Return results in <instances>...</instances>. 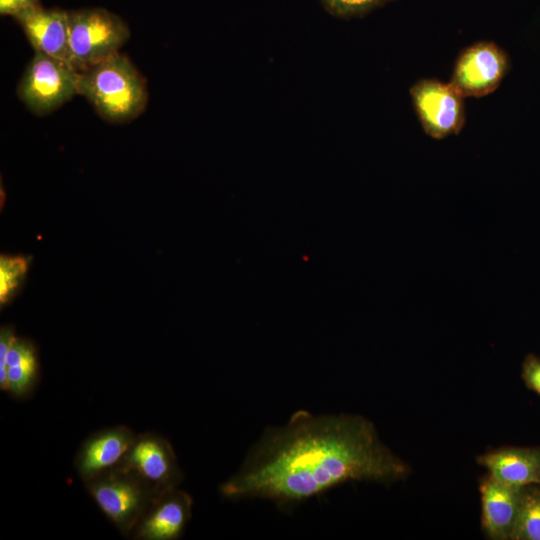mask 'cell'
Here are the masks:
<instances>
[{
    "instance_id": "obj_11",
    "label": "cell",
    "mask_w": 540,
    "mask_h": 540,
    "mask_svg": "<svg viewBox=\"0 0 540 540\" xmlns=\"http://www.w3.org/2000/svg\"><path fill=\"white\" fill-rule=\"evenodd\" d=\"M15 20L35 52L71 65L68 42V11L46 9L40 4L19 14Z\"/></svg>"
},
{
    "instance_id": "obj_19",
    "label": "cell",
    "mask_w": 540,
    "mask_h": 540,
    "mask_svg": "<svg viewBox=\"0 0 540 540\" xmlns=\"http://www.w3.org/2000/svg\"><path fill=\"white\" fill-rule=\"evenodd\" d=\"M16 338L12 326H2L0 330V389L6 391V359Z\"/></svg>"
},
{
    "instance_id": "obj_18",
    "label": "cell",
    "mask_w": 540,
    "mask_h": 540,
    "mask_svg": "<svg viewBox=\"0 0 540 540\" xmlns=\"http://www.w3.org/2000/svg\"><path fill=\"white\" fill-rule=\"evenodd\" d=\"M522 379L527 388L540 395V357L529 354L522 364Z\"/></svg>"
},
{
    "instance_id": "obj_20",
    "label": "cell",
    "mask_w": 540,
    "mask_h": 540,
    "mask_svg": "<svg viewBox=\"0 0 540 540\" xmlns=\"http://www.w3.org/2000/svg\"><path fill=\"white\" fill-rule=\"evenodd\" d=\"M38 5H40L39 0H0V13L15 18L24 11Z\"/></svg>"
},
{
    "instance_id": "obj_13",
    "label": "cell",
    "mask_w": 540,
    "mask_h": 540,
    "mask_svg": "<svg viewBox=\"0 0 540 540\" xmlns=\"http://www.w3.org/2000/svg\"><path fill=\"white\" fill-rule=\"evenodd\" d=\"M488 475L514 486H540V447H504L478 456Z\"/></svg>"
},
{
    "instance_id": "obj_3",
    "label": "cell",
    "mask_w": 540,
    "mask_h": 540,
    "mask_svg": "<svg viewBox=\"0 0 540 540\" xmlns=\"http://www.w3.org/2000/svg\"><path fill=\"white\" fill-rule=\"evenodd\" d=\"M69 56L81 72L119 53L130 31L116 14L103 8L68 11Z\"/></svg>"
},
{
    "instance_id": "obj_7",
    "label": "cell",
    "mask_w": 540,
    "mask_h": 540,
    "mask_svg": "<svg viewBox=\"0 0 540 540\" xmlns=\"http://www.w3.org/2000/svg\"><path fill=\"white\" fill-rule=\"evenodd\" d=\"M116 466L134 473L157 493L179 487L183 480L171 443L154 432L137 434Z\"/></svg>"
},
{
    "instance_id": "obj_4",
    "label": "cell",
    "mask_w": 540,
    "mask_h": 540,
    "mask_svg": "<svg viewBox=\"0 0 540 540\" xmlns=\"http://www.w3.org/2000/svg\"><path fill=\"white\" fill-rule=\"evenodd\" d=\"M84 485L101 512L123 536H132L140 518L158 494L137 475L118 466Z\"/></svg>"
},
{
    "instance_id": "obj_9",
    "label": "cell",
    "mask_w": 540,
    "mask_h": 540,
    "mask_svg": "<svg viewBox=\"0 0 540 540\" xmlns=\"http://www.w3.org/2000/svg\"><path fill=\"white\" fill-rule=\"evenodd\" d=\"M192 497L179 487L158 493L137 523L136 540H176L191 519Z\"/></svg>"
},
{
    "instance_id": "obj_15",
    "label": "cell",
    "mask_w": 540,
    "mask_h": 540,
    "mask_svg": "<svg viewBox=\"0 0 540 540\" xmlns=\"http://www.w3.org/2000/svg\"><path fill=\"white\" fill-rule=\"evenodd\" d=\"M523 488L511 540H540V487Z\"/></svg>"
},
{
    "instance_id": "obj_2",
    "label": "cell",
    "mask_w": 540,
    "mask_h": 540,
    "mask_svg": "<svg viewBox=\"0 0 540 540\" xmlns=\"http://www.w3.org/2000/svg\"><path fill=\"white\" fill-rule=\"evenodd\" d=\"M78 94L103 119L113 123L133 120L144 111L148 101L144 78L120 53L79 72Z\"/></svg>"
},
{
    "instance_id": "obj_16",
    "label": "cell",
    "mask_w": 540,
    "mask_h": 540,
    "mask_svg": "<svg viewBox=\"0 0 540 540\" xmlns=\"http://www.w3.org/2000/svg\"><path fill=\"white\" fill-rule=\"evenodd\" d=\"M392 1L394 0H320L330 15L342 19L364 17Z\"/></svg>"
},
{
    "instance_id": "obj_1",
    "label": "cell",
    "mask_w": 540,
    "mask_h": 540,
    "mask_svg": "<svg viewBox=\"0 0 540 540\" xmlns=\"http://www.w3.org/2000/svg\"><path fill=\"white\" fill-rule=\"evenodd\" d=\"M409 472L366 418L299 410L263 434L220 493L296 504L348 481L391 483Z\"/></svg>"
},
{
    "instance_id": "obj_5",
    "label": "cell",
    "mask_w": 540,
    "mask_h": 540,
    "mask_svg": "<svg viewBox=\"0 0 540 540\" xmlns=\"http://www.w3.org/2000/svg\"><path fill=\"white\" fill-rule=\"evenodd\" d=\"M79 72L70 64L35 52L17 87L20 100L36 115H46L78 94Z\"/></svg>"
},
{
    "instance_id": "obj_6",
    "label": "cell",
    "mask_w": 540,
    "mask_h": 540,
    "mask_svg": "<svg viewBox=\"0 0 540 540\" xmlns=\"http://www.w3.org/2000/svg\"><path fill=\"white\" fill-rule=\"evenodd\" d=\"M417 117L434 139L458 134L465 124L464 97L452 86L436 79H421L410 88Z\"/></svg>"
},
{
    "instance_id": "obj_8",
    "label": "cell",
    "mask_w": 540,
    "mask_h": 540,
    "mask_svg": "<svg viewBox=\"0 0 540 540\" xmlns=\"http://www.w3.org/2000/svg\"><path fill=\"white\" fill-rule=\"evenodd\" d=\"M509 69L506 52L493 42L481 41L460 53L450 83L463 97H482L499 87Z\"/></svg>"
},
{
    "instance_id": "obj_17",
    "label": "cell",
    "mask_w": 540,
    "mask_h": 540,
    "mask_svg": "<svg viewBox=\"0 0 540 540\" xmlns=\"http://www.w3.org/2000/svg\"><path fill=\"white\" fill-rule=\"evenodd\" d=\"M26 271V262L22 258L1 257L0 263V299L4 303L8 295L18 286Z\"/></svg>"
},
{
    "instance_id": "obj_14",
    "label": "cell",
    "mask_w": 540,
    "mask_h": 540,
    "mask_svg": "<svg viewBox=\"0 0 540 540\" xmlns=\"http://www.w3.org/2000/svg\"><path fill=\"white\" fill-rule=\"evenodd\" d=\"M40 367L35 345L28 339H14L6 359V391L17 399L28 398L39 383Z\"/></svg>"
},
{
    "instance_id": "obj_12",
    "label": "cell",
    "mask_w": 540,
    "mask_h": 540,
    "mask_svg": "<svg viewBox=\"0 0 540 540\" xmlns=\"http://www.w3.org/2000/svg\"><path fill=\"white\" fill-rule=\"evenodd\" d=\"M524 487L503 483L490 475L480 482L482 529L489 539H511Z\"/></svg>"
},
{
    "instance_id": "obj_10",
    "label": "cell",
    "mask_w": 540,
    "mask_h": 540,
    "mask_svg": "<svg viewBox=\"0 0 540 540\" xmlns=\"http://www.w3.org/2000/svg\"><path fill=\"white\" fill-rule=\"evenodd\" d=\"M136 435L125 425L104 428L89 435L80 445L74 460V467L83 483L115 467Z\"/></svg>"
}]
</instances>
